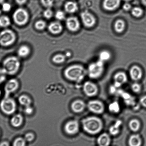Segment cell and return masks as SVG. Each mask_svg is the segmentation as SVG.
<instances>
[{
  "label": "cell",
  "instance_id": "32",
  "mask_svg": "<svg viewBox=\"0 0 146 146\" xmlns=\"http://www.w3.org/2000/svg\"><path fill=\"white\" fill-rule=\"evenodd\" d=\"M26 141L22 137H18L13 142V146H26Z\"/></svg>",
  "mask_w": 146,
  "mask_h": 146
},
{
  "label": "cell",
  "instance_id": "14",
  "mask_svg": "<svg viewBox=\"0 0 146 146\" xmlns=\"http://www.w3.org/2000/svg\"><path fill=\"white\" fill-rule=\"evenodd\" d=\"M114 80V86L116 88H119L127 83V75L123 72H118L115 75Z\"/></svg>",
  "mask_w": 146,
  "mask_h": 146
},
{
  "label": "cell",
  "instance_id": "31",
  "mask_svg": "<svg viewBox=\"0 0 146 146\" xmlns=\"http://www.w3.org/2000/svg\"><path fill=\"white\" fill-rule=\"evenodd\" d=\"M66 56L64 55L58 54L53 56L52 60L54 63L60 64L63 63L66 60Z\"/></svg>",
  "mask_w": 146,
  "mask_h": 146
},
{
  "label": "cell",
  "instance_id": "16",
  "mask_svg": "<svg viewBox=\"0 0 146 146\" xmlns=\"http://www.w3.org/2000/svg\"><path fill=\"white\" fill-rule=\"evenodd\" d=\"M120 2L121 0H104L103 7L108 11H114L118 7Z\"/></svg>",
  "mask_w": 146,
  "mask_h": 146
},
{
  "label": "cell",
  "instance_id": "2",
  "mask_svg": "<svg viewBox=\"0 0 146 146\" xmlns=\"http://www.w3.org/2000/svg\"><path fill=\"white\" fill-rule=\"evenodd\" d=\"M86 70L82 66L75 65L69 66L64 72L66 79L72 81L80 82L84 79Z\"/></svg>",
  "mask_w": 146,
  "mask_h": 146
},
{
  "label": "cell",
  "instance_id": "18",
  "mask_svg": "<svg viewBox=\"0 0 146 146\" xmlns=\"http://www.w3.org/2000/svg\"><path fill=\"white\" fill-rule=\"evenodd\" d=\"M111 139L107 133H103L99 136L97 139V143L99 146H108L110 145Z\"/></svg>",
  "mask_w": 146,
  "mask_h": 146
},
{
  "label": "cell",
  "instance_id": "29",
  "mask_svg": "<svg viewBox=\"0 0 146 146\" xmlns=\"http://www.w3.org/2000/svg\"><path fill=\"white\" fill-rule=\"evenodd\" d=\"M11 24V21L8 17L2 15L0 17V27L2 28H6Z\"/></svg>",
  "mask_w": 146,
  "mask_h": 146
},
{
  "label": "cell",
  "instance_id": "10",
  "mask_svg": "<svg viewBox=\"0 0 146 146\" xmlns=\"http://www.w3.org/2000/svg\"><path fill=\"white\" fill-rule=\"evenodd\" d=\"M19 86V82L17 79H12L8 80L4 87L5 97H9L10 95L17 90Z\"/></svg>",
  "mask_w": 146,
  "mask_h": 146
},
{
  "label": "cell",
  "instance_id": "33",
  "mask_svg": "<svg viewBox=\"0 0 146 146\" xmlns=\"http://www.w3.org/2000/svg\"><path fill=\"white\" fill-rule=\"evenodd\" d=\"M143 11L141 8L139 7L133 8L132 10L131 13L134 17H139L143 14Z\"/></svg>",
  "mask_w": 146,
  "mask_h": 146
},
{
  "label": "cell",
  "instance_id": "30",
  "mask_svg": "<svg viewBox=\"0 0 146 146\" xmlns=\"http://www.w3.org/2000/svg\"><path fill=\"white\" fill-rule=\"evenodd\" d=\"M99 57H100V60L104 62L110 60L111 58V54L108 51L104 50L100 53Z\"/></svg>",
  "mask_w": 146,
  "mask_h": 146
},
{
  "label": "cell",
  "instance_id": "51",
  "mask_svg": "<svg viewBox=\"0 0 146 146\" xmlns=\"http://www.w3.org/2000/svg\"><path fill=\"white\" fill-rule=\"evenodd\" d=\"M1 95H2V92L1 90H0V98H1Z\"/></svg>",
  "mask_w": 146,
  "mask_h": 146
},
{
  "label": "cell",
  "instance_id": "28",
  "mask_svg": "<svg viewBox=\"0 0 146 146\" xmlns=\"http://www.w3.org/2000/svg\"><path fill=\"white\" fill-rule=\"evenodd\" d=\"M125 28V23L122 20H118L115 24V30L116 32L120 33L124 31Z\"/></svg>",
  "mask_w": 146,
  "mask_h": 146
},
{
  "label": "cell",
  "instance_id": "37",
  "mask_svg": "<svg viewBox=\"0 0 146 146\" xmlns=\"http://www.w3.org/2000/svg\"><path fill=\"white\" fill-rule=\"evenodd\" d=\"M55 17L58 20L62 21L65 19V14L63 11H58L56 13Z\"/></svg>",
  "mask_w": 146,
  "mask_h": 146
},
{
  "label": "cell",
  "instance_id": "43",
  "mask_svg": "<svg viewBox=\"0 0 146 146\" xmlns=\"http://www.w3.org/2000/svg\"><path fill=\"white\" fill-rule=\"evenodd\" d=\"M140 103L142 106L146 108V95L142 96L140 99Z\"/></svg>",
  "mask_w": 146,
  "mask_h": 146
},
{
  "label": "cell",
  "instance_id": "1",
  "mask_svg": "<svg viewBox=\"0 0 146 146\" xmlns=\"http://www.w3.org/2000/svg\"><path fill=\"white\" fill-rule=\"evenodd\" d=\"M84 130L89 134L95 135L100 133L103 129L102 120L98 117L91 116L83 119L82 121Z\"/></svg>",
  "mask_w": 146,
  "mask_h": 146
},
{
  "label": "cell",
  "instance_id": "8",
  "mask_svg": "<svg viewBox=\"0 0 146 146\" xmlns=\"http://www.w3.org/2000/svg\"><path fill=\"white\" fill-rule=\"evenodd\" d=\"M87 106L89 111L94 114H102L104 111V105L99 100H90L88 102Z\"/></svg>",
  "mask_w": 146,
  "mask_h": 146
},
{
  "label": "cell",
  "instance_id": "19",
  "mask_svg": "<svg viewBox=\"0 0 146 146\" xmlns=\"http://www.w3.org/2000/svg\"><path fill=\"white\" fill-rule=\"evenodd\" d=\"M48 29L51 33L54 35L60 33L63 30V27L58 22L51 23L48 26Z\"/></svg>",
  "mask_w": 146,
  "mask_h": 146
},
{
  "label": "cell",
  "instance_id": "11",
  "mask_svg": "<svg viewBox=\"0 0 146 146\" xmlns=\"http://www.w3.org/2000/svg\"><path fill=\"white\" fill-rule=\"evenodd\" d=\"M64 130L67 134L73 135L78 132L79 125L76 120H72L68 122L64 126Z\"/></svg>",
  "mask_w": 146,
  "mask_h": 146
},
{
  "label": "cell",
  "instance_id": "26",
  "mask_svg": "<svg viewBox=\"0 0 146 146\" xmlns=\"http://www.w3.org/2000/svg\"><path fill=\"white\" fill-rule=\"evenodd\" d=\"M30 52V49L27 45H23L19 48L18 51V54L20 57H25L28 56Z\"/></svg>",
  "mask_w": 146,
  "mask_h": 146
},
{
  "label": "cell",
  "instance_id": "21",
  "mask_svg": "<svg viewBox=\"0 0 146 146\" xmlns=\"http://www.w3.org/2000/svg\"><path fill=\"white\" fill-rule=\"evenodd\" d=\"M122 122L120 120H117L114 124L111 126L109 129V132L112 135H117L119 133Z\"/></svg>",
  "mask_w": 146,
  "mask_h": 146
},
{
  "label": "cell",
  "instance_id": "40",
  "mask_svg": "<svg viewBox=\"0 0 146 146\" xmlns=\"http://www.w3.org/2000/svg\"><path fill=\"white\" fill-rule=\"evenodd\" d=\"M44 16L46 19H49L53 16V13L50 8H47L44 12Z\"/></svg>",
  "mask_w": 146,
  "mask_h": 146
},
{
  "label": "cell",
  "instance_id": "48",
  "mask_svg": "<svg viewBox=\"0 0 146 146\" xmlns=\"http://www.w3.org/2000/svg\"><path fill=\"white\" fill-rule=\"evenodd\" d=\"M141 1L145 6L146 7V0H141Z\"/></svg>",
  "mask_w": 146,
  "mask_h": 146
},
{
  "label": "cell",
  "instance_id": "6",
  "mask_svg": "<svg viewBox=\"0 0 146 146\" xmlns=\"http://www.w3.org/2000/svg\"><path fill=\"white\" fill-rule=\"evenodd\" d=\"M16 35L13 31L5 29L0 32V45L7 46L12 45L16 39Z\"/></svg>",
  "mask_w": 146,
  "mask_h": 146
},
{
  "label": "cell",
  "instance_id": "4",
  "mask_svg": "<svg viewBox=\"0 0 146 146\" xmlns=\"http://www.w3.org/2000/svg\"><path fill=\"white\" fill-rule=\"evenodd\" d=\"M16 102L11 98L4 97L0 102V110L7 115L13 114L16 111Z\"/></svg>",
  "mask_w": 146,
  "mask_h": 146
},
{
  "label": "cell",
  "instance_id": "25",
  "mask_svg": "<svg viewBox=\"0 0 146 146\" xmlns=\"http://www.w3.org/2000/svg\"><path fill=\"white\" fill-rule=\"evenodd\" d=\"M20 104L25 107L31 106L32 100L29 96L26 95H23L21 96L18 99Z\"/></svg>",
  "mask_w": 146,
  "mask_h": 146
},
{
  "label": "cell",
  "instance_id": "52",
  "mask_svg": "<svg viewBox=\"0 0 146 146\" xmlns=\"http://www.w3.org/2000/svg\"><path fill=\"white\" fill-rule=\"evenodd\" d=\"M1 11L0 10V15H1Z\"/></svg>",
  "mask_w": 146,
  "mask_h": 146
},
{
  "label": "cell",
  "instance_id": "23",
  "mask_svg": "<svg viewBox=\"0 0 146 146\" xmlns=\"http://www.w3.org/2000/svg\"><path fill=\"white\" fill-rule=\"evenodd\" d=\"M65 11L70 13L76 12L78 9L77 4L76 2L69 1L65 4L64 5Z\"/></svg>",
  "mask_w": 146,
  "mask_h": 146
},
{
  "label": "cell",
  "instance_id": "50",
  "mask_svg": "<svg viewBox=\"0 0 146 146\" xmlns=\"http://www.w3.org/2000/svg\"><path fill=\"white\" fill-rule=\"evenodd\" d=\"M124 1H125L126 2H129V1H131V0H124Z\"/></svg>",
  "mask_w": 146,
  "mask_h": 146
},
{
  "label": "cell",
  "instance_id": "46",
  "mask_svg": "<svg viewBox=\"0 0 146 146\" xmlns=\"http://www.w3.org/2000/svg\"><path fill=\"white\" fill-rule=\"evenodd\" d=\"M0 146H10V145L8 141H4L0 143Z\"/></svg>",
  "mask_w": 146,
  "mask_h": 146
},
{
  "label": "cell",
  "instance_id": "38",
  "mask_svg": "<svg viewBox=\"0 0 146 146\" xmlns=\"http://www.w3.org/2000/svg\"><path fill=\"white\" fill-rule=\"evenodd\" d=\"M7 75L3 69L2 68H0V84L5 81Z\"/></svg>",
  "mask_w": 146,
  "mask_h": 146
},
{
  "label": "cell",
  "instance_id": "39",
  "mask_svg": "<svg viewBox=\"0 0 146 146\" xmlns=\"http://www.w3.org/2000/svg\"><path fill=\"white\" fill-rule=\"evenodd\" d=\"M35 138V135L32 133H28L25 134L24 139L26 142H31Z\"/></svg>",
  "mask_w": 146,
  "mask_h": 146
},
{
  "label": "cell",
  "instance_id": "5",
  "mask_svg": "<svg viewBox=\"0 0 146 146\" xmlns=\"http://www.w3.org/2000/svg\"><path fill=\"white\" fill-rule=\"evenodd\" d=\"M104 62L99 60L91 64L88 68V73L91 78L96 79L101 76L104 70Z\"/></svg>",
  "mask_w": 146,
  "mask_h": 146
},
{
  "label": "cell",
  "instance_id": "15",
  "mask_svg": "<svg viewBox=\"0 0 146 146\" xmlns=\"http://www.w3.org/2000/svg\"><path fill=\"white\" fill-rule=\"evenodd\" d=\"M130 76L132 80L137 82L139 80L143 77L142 70L138 66H132L129 71Z\"/></svg>",
  "mask_w": 146,
  "mask_h": 146
},
{
  "label": "cell",
  "instance_id": "27",
  "mask_svg": "<svg viewBox=\"0 0 146 146\" xmlns=\"http://www.w3.org/2000/svg\"><path fill=\"white\" fill-rule=\"evenodd\" d=\"M109 110L110 112L113 113H117L119 112L120 107L118 102L114 101L111 103L109 105Z\"/></svg>",
  "mask_w": 146,
  "mask_h": 146
},
{
  "label": "cell",
  "instance_id": "36",
  "mask_svg": "<svg viewBox=\"0 0 146 146\" xmlns=\"http://www.w3.org/2000/svg\"><path fill=\"white\" fill-rule=\"evenodd\" d=\"M41 3L44 6L47 8H50L53 6V0H40Z\"/></svg>",
  "mask_w": 146,
  "mask_h": 146
},
{
  "label": "cell",
  "instance_id": "20",
  "mask_svg": "<svg viewBox=\"0 0 146 146\" xmlns=\"http://www.w3.org/2000/svg\"><path fill=\"white\" fill-rule=\"evenodd\" d=\"M129 146H140L142 140L139 134H133L130 136L128 141Z\"/></svg>",
  "mask_w": 146,
  "mask_h": 146
},
{
  "label": "cell",
  "instance_id": "47",
  "mask_svg": "<svg viewBox=\"0 0 146 146\" xmlns=\"http://www.w3.org/2000/svg\"><path fill=\"white\" fill-rule=\"evenodd\" d=\"M71 55V53L70 52H68L66 53V57H70Z\"/></svg>",
  "mask_w": 146,
  "mask_h": 146
},
{
  "label": "cell",
  "instance_id": "44",
  "mask_svg": "<svg viewBox=\"0 0 146 146\" xmlns=\"http://www.w3.org/2000/svg\"><path fill=\"white\" fill-rule=\"evenodd\" d=\"M123 9L125 11H129L131 8V5L130 4L126 3H125L124 5L123 6Z\"/></svg>",
  "mask_w": 146,
  "mask_h": 146
},
{
  "label": "cell",
  "instance_id": "3",
  "mask_svg": "<svg viewBox=\"0 0 146 146\" xmlns=\"http://www.w3.org/2000/svg\"><path fill=\"white\" fill-rule=\"evenodd\" d=\"M20 67V62L18 58L11 56L5 59L2 68L7 75H13L18 72Z\"/></svg>",
  "mask_w": 146,
  "mask_h": 146
},
{
  "label": "cell",
  "instance_id": "42",
  "mask_svg": "<svg viewBox=\"0 0 146 146\" xmlns=\"http://www.w3.org/2000/svg\"><path fill=\"white\" fill-rule=\"evenodd\" d=\"M33 111V109L31 106L25 107V112L26 114L28 115L32 114Z\"/></svg>",
  "mask_w": 146,
  "mask_h": 146
},
{
  "label": "cell",
  "instance_id": "7",
  "mask_svg": "<svg viewBox=\"0 0 146 146\" xmlns=\"http://www.w3.org/2000/svg\"><path fill=\"white\" fill-rule=\"evenodd\" d=\"M14 21L17 25H25L29 19L27 11L23 8H19L15 11L13 15Z\"/></svg>",
  "mask_w": 146,
  "mask_h": 146
},
{
  "label": "cell",
  "instance_id": "12",
  "mask_svg": "<svg viewBox=\"0 0 146 146\" xmlns=\"http://www.w3.org/2000/svg\"><path fill=\"white\" fill-rule=\"evenodd\" d=\"M81 17L84 25L87 27H92L96 23V19L94 17L87 11L82 12Z\"/></svg>",
  "mask_w": 146,
  "mask_h": 146
},
{
  "label": "cell",
  "instance_id": "24",
  "mask_svg": "<svg viewBox=\"0 0 146 146\" xmlns=\"http://www.w3.org/2000/svg\"><path fill=\"white\" fill-rule=\"evenodd\" d=\"M129 127L132 131L137 132L140 129L141 123L138 119H133L129 122Z\"/></svg>",
  "mask_w": 146,
  "mask_h": 146
},
{
  "label": "cell",
  "instance_id": "34",
  "mask_svg": "<svg viewBox=\"0 0 146 146\" xmlns=\"http://www.w3.org/2000/svg\"><path fill=\"white\" fill-rule=\"evenodd\" d=\"M46 23L44 21L42 20L38 21L35 23V26L37 29L42 30L45 28Z\"/></svg>",
  "mask_w": 146,
  "mask_h": 146
},
{
  "label": "cell",
  "instance_id": "17",
  "mask_svg": "<svg viewBox=\"0 0 146 146\" xmlns=\"http://www.w3.org/2000/svg\"><path fill=\"white\" fill-rule=\"evenodd\" d=\"M86 105L84 102L80 100H75L72 103L71 108L75 113H80L84 110Z\"/></svg>",
  "mask_w": 146,
  "mask_h": 146
},
{
  "label": "cell",
  "instance_id": "9",
  "mask_svg": "<svg viewBox=\"0 0 146 146\" xmlns=\"http://www.w3.org/2000/svg\"><path fill=\"white\" fill-rule=\"evenodd\" d=\"M83 90L88 97H93L98 93V87L95 83L90 81L85 82L83 85Z\"/></svg>",
  "mask_w": 146,
  "mask_h": 146
},
{
  "label": "cell",
  "instance_id": "13",
  "mask_svg": "<svg viewBox=\"0 0 146 146\" xmlns=\"http://www.w3.org/2000/svg\"><path fill=\"white\" fill-rule=\"evenodd\" d=\"M66 25L68 29L73 32L78 30L80 27L78 19L74 17L68 18L66 20Z\"/></svg>",
  "mask_w": 146,
  "mask_h": 146
},
{
  "label": "cell",
  "instance_id": "22",
  "mask_svg": "<svg viewBox=\"0 0 146 146\" xmlns=\"http://www.w3.org/2000/svg\"><path fill=\"white\" fill-rule=\"evenodd\" d=\"M23 120V117L22 115L19 114H15L11 119V124L14 127H19L22 125Z\"/></svg>",
  "mask_w": 146,
  "mask_h": 146
},
{
  "label": "cell",
  "instance_id": "49",
  "mask_svg": "<svg viewBox=\"0 0 146 146\" xmlns=\"http://www.w3.org/2000/svg\"><path fill=\"white\" fill-rule=\"evenodd\" d=\"M5 0H0V4H2L3 3Z\"/></svg>",
  "mask_w": 146,
  "mask_h": 146
},
{
  "label": "cell",
  "instance_id": "35",
  "mask_svg": "<svg viewBox=\"0 0 146 146\" xmlns=\"http://www.w3.org/2000/svg\"><path fill=\"white\" fill-rule=\"evenodd\" d=\"M131 87L132 90L134 93H138L141 91V85L137 82L133 83L131 85Z\"/></svg>",
  "mask_w": 146,
  "mask_h": 146
},
{
  "label": "cell",
  "instance_id": "41",
  "mask_svg": "<svg viewBox=\"0 0 146 146\" xmlns=\"http://www.w3.org/2000/svg\"><path fill=\"white\" fill-rule=\"evenodd\" d=\"M11 8V5L8 3H3L2 4V9L4 12H9Z\"/></svg>",
  "mask_w": 146,
  "mask_h": 146
},
{
  "label": "cell",
  "instance_id": "45",
  "mask_svg": "<svg viewBox=\"0 0 146 146\" xmlns=\"http://www.w3.org/2000/svg\"><path fill=\"white\" fill-rule=\"evenodd\" d=\"M17 3L19 5H24L27 2V0H15Z\"/></svg>",
  "mask_w": 146,
  "mask_h": 146
}]
</instances>
